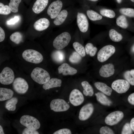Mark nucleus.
Masks as SVG:
<instances>
[{
  "mask_svg": "<svg viewBox=\"0 0 134 134\" xmlns=\"http://www.w3.org/2000/svg\"><path fill=\"white\" fill-rule=\"evenodd\" d=\"M58 73H62L64 75H72L76 74L77 70L70 67L67 64L65 63L59 66L58 68Z\"/></svg>",
  "mask_w": 134,
  "mask_h": 134,
  "instance_id": "nucleus-17",
  "label": "nucleus"
},
{
  "mask_svg": "<svg viewBox=\"0 0 134 134\" xmlns=\"http://www.w3.org/2000/svg\"><path fill=\"white\" fill-rule=\"evenodd\" d=\"M84 98L82 93L79 90L75 89L71 92L69 96V100L73 105H79L83 102Z\"/></svg>",
  "mask_w": 134,
  "mask_h": 134,
  "instance_id": "nucleus-13",
  "label": "nucleus"
},
{
  "mask_svg": "<svg viewBox=\"0 0 134 134\" xmlns=\"http://www.w3.org/2000/svg\"><path fill=\"white\" fill-rule=\"evenodd\" d=\"M85 51L86 54L91 57L94 56L96 54L97 50V48L94 46L93 44L91 43L86 44L85 47Z\"/></svg>",
  "mask_w": 134,
  "mask_h": 134,
  "instance_id": "nucleus-30",
  "label": "nucleus"
},
{
  "mask_svg": "<svg viewBox=\"0 0 134 134\" xmlns=\"http://www.w3.org/2000/svg\"><path fill=\"white\" fill-rule=\"evenodd\" d=\"M51 109L56 112L64 111L70 107L69 105L63 99H56L53 100L50 104Z\"/></svg>",
  "mask_w": 134,
  "mask_h": 134,
  "instance_id": "nucleus-8",
  "label": "nucleus"
},
{
  "mask_svg": "<svg viewBox=\"0 0 134 134\" xmlns=\"http://www.w3.org/2000/svg\"><path fill=\"white\" fill-rule=\"evenodd\" d=\"M53 134H71V131L69 129L63 128L60 129L54 132Z\"/></svg>",
  "mask_w": 134,
  "mask_h": 134,
  "instance_id": "nucleus-42",
  "label": "nucleus"
},
{
  "mask_svg": "<svg viewBox=\"0 0 134 134\" xmlns=\"http://www.w3.org/2000/svg\"><path fill=\"white\" fill-rule=\"evenodd\" d=\"M39 133L36 130L25 128L22 131V134H38Z\"/></svg>",
  "mask_w": 134,
  "mask_h": 134,
  "instance_id": "nucleus-41",
  "label": "nucleus"
},
{
  "mask_svg": "<svg viewBox=\"0 0 134 134\" xmlns=\"http://www.w3.org/2000/svg\"><path fill=\"white\" fill-rule=\"evenodd\" d=\"M23 36L19 32H17L12 34L10 37V40L17 44H19L22 41Z\"/></svg>",
  "mask_w": 134,
  "mask_h": 134,
  "instance_id": "nucleus-32",
  "label": "nucleus"
},
{
  "mask_svg": "<svg viewBox=\"0 0 134 134\" xmlns=\"http://www.w3.org/2000/svg\"><path fill=\"white\" fill-rule=\"evenodd\" d=\"M11 11L9 6L4 5L0 3V14L3 15H7L10 14Z\"/></svg>",
  "mask_w": 134,
  "mask_h": 134,
  "instance_id": "nucleus-37",
  "label": "nucleus"
},
{
  "mask_svg": "<svg viewBox=\"0 0 134 134\" xmlns=\"http://www.w3.org/2000/svg\"><path fill=\"white\" fill-rule=\"evenodd\" d=\"M31 76L34 81L40 84H45L50 79V76L48 72L44 69L38 67L34 69Z\"/></svg>",
  "mask_w": 134,
  "mask_h": 134,
  "instance_id": "nucleus-1",
  "label": "nucleus"
},
{
  "mask_svg": "<svg viewBox=\"0 0 134 134\" xmlns=\"http://www.w3.org/2000/svg\"><path fill=\"white\" fill-rule=\"evenodd\" d=\"M73 46L76 51L82 57L85 56V48L81 43L78 42H75L73 43Z\"/></svg>",
  "mask_w": 134,
  "mask_h": 134,
  "instance_id": "nucleus-31",
  "label": "nucleus"
},
{
  "mask_svg": "<svg viewBox=\"0 0 134 134\" xmlns=\"http://www.w3.org/2000/svg\"><path fill=\"white\" fill-rule=\"evenodd\" d=\"M109 35L110 39L115 42H119L123 38L122 35L113 29H111L109 30Z\"/></svg>",
  "mask_w": 134,
  "mask_h": 134,
  "instance_id": "nucleus-27",
  "label": "nucleus"
},
{
  "mask_svg": "<svg viewBox=\"0 0 134 134\" xmlns=\"http://www.w3.org/2000/svg\"><path fill=\"white\" fill-rule=\"evenodd\" d=\"M18 101L17 98L16 97H12L6 102L5 104V107L9 111H14L16 109V105Z\"/></svg>",
  "mask_w": 134,
  "mask_h": 134,
  "instance_id": "nucleus-26",
  "label": "nucleus"
},
{
  "mask_svg": "<svg viewBox=\"0 0 134 134\" xmlns=\"http://www.w3.org/2000/svg\"><path fill=\"white\" fill-rule=\"evenodd\" d=\"M69 11L66 9L62 10L54 20L53 23L56 26L63 25L69 17Z\"/></svg>",
  "mask_w": 134,
  "mask_h": 134,
  "instance_id": "nucleus-16",
  "label": "nucleus"
},
{
  "mask_svg": "<svg viewBox=\"0 0 134 134\" xmlns=\"http://www.w3.org/2000/svg\"><path fill=\"white\" fill-rule=\"evenodd\" d=\"M63 5V2L60 0H57L53 1L48 8V15L51 19H54L62 10Z\"/></svg>",
  "mask_w": 134,
  "mask_h": 134,
  "instance_id": "nucleus-9",
  "label": "nucleus"
},
{
  "mask_svg": "<svg viewBox=\"0 0 134 134\" xmlns=\"http://www.w3.org/2000/svg\"><path fill=\"white\" fill-rule=\"evenodd\" d=\"M48 0H36L32 7L33 11L36 14H39L47 6Z\"/></svg>",
  "mask_w": 134,
  "mask_h": 134,
  "instance_id": "nucleus-19",
  "label": "nucleus"
},
{
  "mask_svg": "<svg viewBox=\"0 0 134 134\" xmlns=\"http://www.w3.org/2000/svg\"><path fill=\"white\" fill-rule=\"evenodd\" d=\"M94 110V106L92 103H89L84 105L80 110L79 119L82 121L87 119L92 114Z\"/></svg>",
  "mask_w": 134,
  "mask_h": 134,
  "instance_id": "nucleus-14",
  "label": "nucleus"
},
{
  "mask_svg": "<svg viewBox=\"0 0 134 134\" xmlns=\"http://www.w3.org/2000/svg\"><path fill=\"white\" fill-rule=\"evenodd\" d=\"M50 25V22L48 19L46 18H42L35 21L33 26L35 30L41 31L47 29Z\"/></svg>",
  "mask_w": 134,
  "mask_h": 134,
  "instance_id": "nucleus-18",
  "label": "nucleus"
},
{
  "mask_svg": "<svg viewBox=\"0 0 134 134\" xmlns=\"http://www.w3.org/2000/svg\"><path fill=\"white\" fill-rule=\"evenodd\" d=\"M62 80L57 78H52L47 82L43 84V88L45 90L54 87H61Z\"/></svg>",
  "mask_w": 134,
  "mask_h": 134,
  "instance_id": "nucleus-20",
  "label": "nucleus"
},
{
  "mask_svg": "<svg viewBox=\"0 0 134 134\" xmlns=\"http://www.w3.org/2000/svg\"><path fill=\"white\" fill-rule=\"evenodd\" d=\"M13 89L17 93L24 94L27 91L29 86L27 82L21 77H17L14 80L12 83Z\"/></svg>",
  "mask_w": 134,
  "mask_h": 134,
  "instance_id": "nucleus-7",
  "label": "nucleus"
},
{
  "mask_svg": "<svg viewBox=\"0 0 134 134\" xmlns=\"http://www.w3.org/2000/svg\"><path fill=\"white\" fill-rule=\"evenodd\" d=\"M19 17L18 16H15L13 18L7 21L8 25H13L17 22L19 20Z\"/></svg>",
  "mask_w": 134,
  "mask_h": 134,
  "instance_id": "nucleus-43",
  "label": "nucleus"
},
{
  "mask_svg": "<svg viewBox=\"0 0 134 134\" xmlns=\"http://www.w3.org/2000/svg\"><path fill=\"white\" fill-rule=\"evenodd\" d=\"M119 12L121 14L129 17H134V9L130 8H120Z\"/></svg>",
  "mask_w": 134,
  "mask_h": 134,
  "instance_id": "nucleus-34",
  "label": "nucleus"
},
{
  "mask_svg": "<svg viewBox=\"0 0 134 134\" xmlns=\"http://www.w3.org/2000/svg\"><path fill=\"white\" fill-rule=\"evenodd\" d=\"M95 95L97 101L102 105L109 106L111 104V101L103 94L98 92Z\"/></svg>",
  "mask_w": 134,
  "mask_h": 134,
  "instance_id": "nucleus-23",
  "label": "nucleus"
},
{
  "mask_svg": "<svg viewBox=\"0 0 134 134\" xmlns=\"http://www.w3.org/2000/svg\"><path fill=\"white\" fill-rule=\"evenodd\" d=\"M20 123L27 128L37 130L40 128V123L35 117L29 115H25L22 116L20 119Z\"/></svg>",
  "mask_w": 134,
  "mask_h": 134,
  "instance_id": "nucleus-5",
  "label": "nucleus"
},
{
  "mask_svg": "<svg viewBox=\"0 0 134 134\" xmlns=\"http://www.w3.org/2000/svg\"><path fill=\"white\" fill-rule=\"evenodd\" d=\"M22 56L26 61L35 64L40 63L43 59V56L40 53L32 49L25 50L22 54Z\"/></svg>",
  "mask_w": 134,
  "mask_h": 134,
  "instance_id": "nucleus-3",
  "label": "nucleus"
},
{
  "mask_svg": "<svg viewBox=\"0 0 134 134\" xmlns=\"http://www.w3.org/2000/svg\"><path fill=\"white\" fill-rule=\"evenodd\" d=\"M115 69L113 64L109 63L102 66L99 70V73L102 77L107 78L113 75Z\"/></svg>",
  "mask_w": 134,
  "mask_h": 134,
  "instance_id": "nucleus-15",
  "label": "nucleus"
},
{
  "mask_svg": "<svg viewBox=\"0 0 134 134\" xmlns=\"http://www.w3.org/2000/svg\"><path fill=\"white\" fill-rule=\"evenodd\" d=\"M89 0V1H96L98 0Z\"/></svg>",
  "mask_w": 134,
  "mask_h": 134,
  "instance_id": "nucleus-50",
  "label": "nucleus"
},
{
  "mask_svg": "<svg viewBox=\"0 0 134 134\" xmlns=\"http://www.w3.org/2000/svg\"><path fill=\"white\" fill-rule=\"evenodd\" d=\"M130 84L126 80L118 79L114 81L111 84L112 89L119 94L126 93L130 87Z\"/></svg>",
  "mask_w": 134,
  "mask_h": 134,
  "instance_id": "nucleus-10",
  "label": "nucleus"
},
{
  "mask_svg": "<svg viewBox=\"0 0 134 134\" xmlns=\"http://www.w3.org/2000/svg\"><path fill=\"white\" fill-rule=\"evenodd\" d=\"M115 51V47L112 45H108L103 46L98 53V60L101 63L106 61L114 53Z\"/></svg>",
  "mask_w": 134,
  "mask_h": 134,
  "instance_id": "nucleus-4",
  "label": "nucleus"
},
{
  "mask_svg": "<svg viewBox=\"0 0 134 134\" xmlns=\"http://www.w3.org/2000/svg\"><path fill=\"white\" fill-rule=\"evenodd\" d=\"M132 2H134V0H130Z\"/></svg>",
  "mask_w": 134,
  "mask_h": 134,
  "instance_id": "nucleus-51",
  "label": "nucleus"
},
{
  "mask_svg": "<svg viewBox=\"0 0 134 134\" xmlns=\"http://www.w3.org/2000/svg\"><path fill=\"white\" fill-rule=\"evenodd\" d=\"M94 85L99 90L105 95L110 96L112 92V89L105 84L101 82H97L94 83Z\"/></svg>",
  "mask_w": 134,
  "mask_h": 134,
  "instance_id": "nucleus-21",
  "label": "nucleus"
},
{
  "mask_svg": "<svg viewBox=\"0 0 134 134\" xmlns=\"http://www.w3.org/2000/svg\"><path fill=\"white\" fill-rule=\"evenodd\" d=\"M14 77L13 70L9 67H5L0 73V82L3 85H9L13 82Z\"/></svg>",
  "mask_w": 134,
  "mask_h": 134,
  "instance_id": "nucleus-6",
  "label": "nucleus"
},
{
  "mask_svg": "<svg viewBox=\"0 0 134 134\" xmlns=\"http://www.w3.org/2000/svg\"><path fill=\"white\" fill-rule=\"evenodd\" d=\"M14 92L10 89L4 88H0V101H2L9 99L12 98Z\"/></svg>",
  "mask_w": 134,
  "mask_h": 134,
  "instance_id": "nucleus-22",
  "label": "nucleus"
},
{
  "mask_svg": "<svg viewBox=\"0 0 134 134\" xmlns=\"http://www.w3.org/2000/svg\"><path fill=\"white\" fill-rule=\"evenodd\" d=\"M100 132L101 134H113L114 133L110 128L107 126H103L100 129Z\"/></svg>",
  "mask_w": 134,
  "mask_h": 134,
  "instance_id": "nucleus-40",
  "label": "nucleus"
},
{
  "mask_svg": "<svg viewBox=\"0 0 134 134\" xmlns=\"http://www.w3.org/2000/svg\"><path fill=\"white\" fill-rule=\"evenodd\" d=\"M81 56L76 52H73L70 56L69 60L73 63H77L81 61L82 57Z\"/></svg>",
  "mask_w": 134,
  "mask_h": 134,
  "instance_id": "nucleus-36",
  "label": "nucleus"
},
{
  "mask_svg": "<svg viewBox=\"0 0 134 134\" xmlns=\"http://www.w3.org/2000/svg\"><path fill=\"white\" fill-rule=\"evenodd\" d=\"M130 125L132 130L134 132V118H133L131 120L130 122Z\"/></svg>",
  "mask_w": 134,
  "mask_h": 134,
  "instance_id": "nucleus-46",
  "label": "nucleus"
},
{
  "mask_svg": "<svg viewBox=\"0 0 134 134\" xmlns=\"http://www.w3.org/2000/svg\"><path fill=\"white\" fill-rule=\"evenodd\" d=\"M51 57L53 60L55 62L60 63L65 59V55L63 52L61 50H56L52 53Z\"/></svg>",
  "mask_w": 134,
  "mask_h": 134,
  "instance_id": "nucleus-25",
  "label": "nucleus"
},
{
  "mask_svg": "<svg viewBox=\"0 0 134 134\" xmlns=\"http://www.w3.org/2000/svg\"><path fill=\"white\" fill-rule=\"evenodd\" d=\"M84 89L83 93L86 96L91 97L94 94V91L92 86L87 81H84L81 83Z\"/></svg>",
  "mask_w": 134,
  "mask_h": 134,
  "instance_id": "nucleus-24",
  "label": "nucleus"
},
{
  "mask_svg": "<svg viewBox=\"0 0 134 134\" xmlns=\"http://www.w3.org/2000/svg\"><path fill=\"white\" fill-rule=\"evenodd\" d=\"M0 134H4L3 132V128L1 125H0Z\"/></svg>",
  "mask_w": 134,
  "mask_h": 134,
  "instance_id": "nucleus-47",
  "label": "nucleus"
},
{
  "mask_svg": "<svg viewBox=\"0 0 134 134\" xmlns=\"http://www.w3.org/2000/svg\"><path fill=\"white\" fill-rule=\"evenodd\" d=\"M117 1L118 3H120L122 1V0H117Z\"/></svg>",
  "mask_w": 134,
  "mask_h": 134,
  "instance_id": "nucleus-49",
  "label": "nucleus"
},
{
  "mask_svg": "<svg viewBox=\"0 0 134 134\" xmlns=\"http://www.w3.org/2000/svg\"><path fill=\"white\" fill-rule=\"evenodd\" d=\"M116 24L117 25L124 29H126L128 27V24L127 18L123 15H120L116 19Z\"/></svg>",
  "mask_w": 134,
  "mask_h": 134,
  "instance_id": "nucleus-29",
  "label": "nucleus"
},
{
  "mask_svg": "<svg viewBox=\"0 0 134 134\" xmlns=\"http://www.w3.org/2000/svg\"><path fill=\"white\" fill-rule=\"evenodd\" d=\"M21 0H10L9 6L11 11L17 13L18 11V7Z\"/></svg>",
  "mask_w": 134,
  "mask_h": 134,
  "instance_id": "nucleus-33",
  "label": "nucleus"
},
{
  "mask_svg": "<svg viewBox=\"0 0 134 134\" xmlns=\"http://www.w3.org/2000/svg\"><path fill=\"white\" fill-rule=\"evenodd\" d=\"M132 133V130L131 127L130 123H126L123 128L121 134H130Z\"/></svg>",
  "mask_w": 134,
  "mask_h": 134,
  "instance_id": "nucleus-39",
  "label": "nucleus"
},
{
  "mask_svg": "<svg viewBox=\"0 0 134 134\" xmlns=\"http://www.w3.org/2000/svg\"><path fill=\"white\" fill-rule=\"evenodd\" d=\"M128 100L130 104L134 105V93L131 94L129 96Z\"/></svg>",
  "mask_w": 134,
  "mask_h": 134,
  "instance_id": "nucleus-44",
  "label": "nucleus"
},
{
  "mask_svg": "<svg viewBox=\"0 0 134 134\" xmlns=\"http://www.w3.org/2000/svg\"><path fill=\"white\" fill-rule=\"evenodd\" d=\"M71 39V35L69 32H63L55 38L53 42V46L58 50L63 49L68 45Z\"/></svg>",
  "mask_w": 134,
  "mask_h": 134,
  "instance_id": "nucleus-2",
  "label": "nucleus"
},
{
  "mask_svg": "<svg viewBox=\"0 0 134 134\" xmlns=\"http://www.w3.org/2000/svg\"><path fill=\"white\" fill-rule=\"evenodd\" d=\"M76 22L78 27L81 32L84 33L88 30L89 24L87 18L83 13L78 12L76 16Z\"/></svg>",
  "mask_w": 134,
  "mask_h": 134,
  "instance_id": "nucleus-12",
  "label": "nucleus"
},
{
  "mask_svg": "<svg viewBox=\"0 0 134 134\" xmlns=\"http://www.w3.org/2000/svg\"><path fill=\"white\" fill-rule=\"evenodd\" d=\"M130 72L132 76L134 78V69H131L130 71Z\"/></svg>",
  "mask_w": 134,
  "mask_h": 134,
  "instance_id": "nucleus-48",
  "label": "nucleus"
},
{
  "mask_svg": "<svg viewBox=\"0 0 134 134\" xmlns=\"http://www.w3.org/2000/svg\"><path fill=\"white\" fill-rule=\"evenodd\" d=\"M5 38V34L3 29L0 27V42L4 40Z\"/></svg>",
  "mask_w": 134,
  "mask_h": 134,
  "instance_id": "nucleus-45",
  "label": "nucleus"
},
{
  "mask_svg": "<svg viewBox=\"0 0 134 134\" xmlns=\"http://www.w3.org/2000/svg\"><path fill=\"white\" fill-rule=\"evenodd\" d=\"M124 77L129 83L132 86H134V78L131 75L130 71H126L124 73Z\"/></svg>",
  "mask_w": 134,
  "mask_h": 134,
  "instance_id": "nucleus-38",
  "label": "nucleus"
},
{
  "mask_svg": "<svg viewBox=\"0 0 134 134\" xmlns=\"http://www.w3.org/2000/svg\"><path fill=\"white\" fill-rule=\"evenodd\" d=\"M86 14L89 19L91 21L99 20L102 18V16L96 11L92 10L86 11Z\"/></svg>",
  "mask_w": 134,
  "mask_h": 134,
  "instance_id": "nucleus-28",
  "label": "nucleus"
},
{
  "mask_svg": "<svg viewBox=\"0 0 134 134\" xmlns=\"http://www.w3.org/2000/svg\"><path fill=\"white\" fill-rule=\"evenodd\" d=\"M124 114L120 111L112 112L108 114L105 117V122L107 125L113 126L118 123L123 118Z\"/></svg>",
  "mask_w": 134,
  "mask_h": 134,
  "instance_id": "nucleus-11",
  "label": "nucleus"
},
{
  "mask_svg": "<svg viewBox=\"0 0 134 134\" xmlns=\"http://www.w3.org/2000/svg\"><path fill=\"white\" fill-rule=\"evenodd\" d=\"M100 13L102 15L110 18H113L115 15L114 11L111 9H101L100 10Z\"/></svg>",
  "mask_w": 134,
  "mask_h": 134,
  "instance_id": "nucleus-35",
  "label": "nucleus"
}]
</instances>
